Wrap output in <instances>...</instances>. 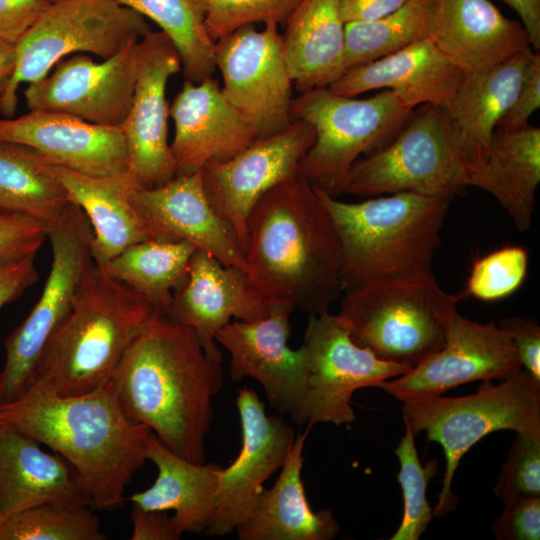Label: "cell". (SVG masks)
I'll use <instances>...</instances> for the list:
<instances>
[{"instance_id": "cell-24", "label": "cell", "mask_w": 540, "mask_h": 540, "mask_svg": "<svg viewBox=\"0 0 540 540\" xmlns=\"http://www.w3.org/2000/svg\"><path fill=\"white\" fill-rule=\"evenodd\" d=\"M44 504L93 507L81 476L65 458L0 422V523Z\"/></svg>"}, {"instance_id": "cell-29", "label": "cell", "mask_w": 540, "mask_h": 540, "mask_svg": "<svg viewBox=\"0 0 540 540\" xmlns=\"http://www.w3.org/2000/svg\"><path fill=\"white\" fill-rule=\"evenodd\" d=\"M146 458L157 468V477L149 488L128 500L144 509L172 510L179 539L184 533H205L216 509L224 467L191 462L168 449L152 432L146 442Z\"/></svg>"}, {"instance_id": "cell-15", "label": "cell", "mask_w": 540, "mask_h": 540, "mask_svg": "<svg viewBox=\"0 0 540 540\" xmlns=\"http://www.w3.org/2000/svg\"><path fill=\"white\" fill-rule=\"evenodd\" d=\"M522 369L506 331L454 315L443 347L406 373L376 387L402 403L442 395L474 381L504 380Z\"/></svg>"}, {"instance_id": "cell-31", "label": "cell", "mask_w": 540, "mask_h": 540, "mask_svg": "<svg viewBox=\"0 0 540 540\" xmlns=\"http://www.w3.org/2000/svg\"><path fill=\"white\" fill-rule=\"evenodd\" d=\"M284 24V55L300 93L327 88L344 74L345 22L339 0H299Z\"/></svg>"}, {"instance_id": "cell-2", "label": "cell", "mask_w": 540, "mask_h": 540, "mask_svg": "<svg viewBox=\"0 0 540 540\" xmlns=\"http://www.w3.org/2000/svg\"><path fill=\"white\" fill-rule=\"evenodd\" d=\"M244 256L246 278L266 302L321 314L343 294L337 231L315 188L298 175L255 204Z\"/></svg>"}, {"instance_id": "cell-20", "label": "cell", "mask_w": 540, "mask_h": 540, "mask_svg": "<svg viewBox=\"0 0 540 540\" xmlns=\"http://www.w3.org/2000/svg\"><path fill=\"white\" fill-rule=\"evenodd\" d=\"M0 141L28 146L55 165L95 177L128 172L121 126H101L69 114L29 110L0 118Z\"/></svg>"}, {"instance_id": "cell-16", "label": "cell", "mask_w": 540, "mask_h": 540, "mask_svg": "<svg viewBox=\"0 0 540 540\" xmlns=\"http://www.w3.org/2000/svg\"><path fill=\"white\" fill-rule=\"evenodd\" d=\"M138 70V42L119 53L94 61L85 53L63 58L53 73L28 84L29 110L69 114L101 126H121L134 97Z\"/></svg>"}, {"instance_id": "cell-13", "label": "cell", "mask_w": 540, "mask_h": 540, "mask_svg": "<svg viewBox=\"0 0 540 540\" xmlns=\"http://www.w3.org/2000/svg\"><path fill=\"white\" fill-rule=\"evenodd\" d=\"M215 66L226 99L255 127L258 138L285 130L292 122L293 80L278 23L262 30L242 26L215 41Z\"/></svg>"}, {"instance_id": "cell-35", "label": "cell", "mask_w": 540, "mask_h": 540, "mask_svg": "<svg viewBox=\"0 0 540 540\" xmlns=\"http://www.w3.org/2000/svg\"><path fill=\"white\" fill-rule=\"evenodd\" d=\"M155 22L176 47L181 70L198 83L212 76L215 66V41L206 29L208 0H117Z\"/></svg>"}, {"instance_id": "cell-44", "label": "cell", "mask_w": 540, "mask_h": 540, "mask_svg": "<svg viewBox=\"0 0 540 540\" xmlns=\"http://www.w3.org/2000/svg\"><path fill=\"white\" fill-rule=\"evenodd\" d=\"M49 6L46 0H0V41L15 46Z\"/></svg>"}, {"instance_id": "cell-8", "label": "cell", "mask_w": 540, "mask_h": 540, "mask_svg": "<svg viewBox=\"0 0 540 540\" xmlns=\"http://www.w3.org/2000/svg\"><path fill=\"white\" fill-rule=\"evenodd\" d=\"M413 108L391 90L355 99L327 88L301 92L293 98L291 119L315 131V141L301 160L297 175L332 196L352 164L386 145Z\"/></svg>"}, {"instance_id": "cell-49", "label": "cell", "mask_w": 540, "mask_h": 540, "mask_svg": "<svg viewBox=\"0 0 540 540\" xmlns=\"http://www.w3.org/2000/svg\"><path fill=\"white\" fill-rule=\"evenodd\" d=\"M405 2L406 0H339V8L346 24L376 20Z\"/></svg>"}, {"instance_id": "cell-48", "label": "cell", "mask_w": 540, "mask_h": 540, "mask_svg": "<svg viewBox=\"0 0 540 540\" xmlns=\"http://www.w3.org/2000/svg\"><path fill=\"white\" fill-rule=\"evenodd\" d=\"M132 540H177L172 516L165 510L144 509L131 503Z\"/></svg>"}, {"instance_id": "cell-51", "label": "cell", "mask_w": 540, "mask_h": 540, "mask_svg": "<svg viewBox=\"0 0 540 540\" xmlns=\"http://www.w3.org/2000/svg\"><path fill=\"white\" fill-rule=\"evenodd\" d=\"M15 65L14 45L0 41V92L10 79Z\"/></svg>"}, {"instance_id": "cell-3", "label": "cell", "mask_w": 540, "mask_h": 540, "mask_svg": "<svg viewBox=\"0 0 540 540\" xmlns=\"http://www.w3.org/2000/svg\"><path fill=\"white\" fill-rule=\"evenodd\" d=\"M0 422L65 458L81 476L94 509L121 506L126 486L147 461L151 430L125 415L112 380L73 396L34 383L0 406Z\"/></svg>"}, {"instance_id": "cell-21", "label": "cell", "mask_w": 540, "mask_h": 540, "mask_svg": "<svg viewBox=\"0 0 540 540\" xmlns=\"http://www.w3.org/2000/svg\"><path fill=\"white\" fill-rule=\"evenodd\" d=\"M169 115L175 126L170 148L176 175L228 159L258 138L255 127L226 99L213 76L198 83L186 80Z\"/></svg>"}, {"instance_id": "cell-40", "label": "cell", "mask_w": 540, "mask_h": 540, "mask_svg": "<svg viewBox=\"0 0 540 540\" xmlns=\"http://www.w3.org/2000/svg\"><path fill=\"white\" fill-rule=\"evenodd\" d=\"M299 0H208L206 29L213 41L250 24H284Z\"/></svg>"}, {"instance_id": "cell-41", "label": "cell", "mask_w": 540, "mask_h": 540, "mask_svg": "<svg viewBox=\"0 0 540 540\" xmlns=\"http://www.w3.org/2000/svg\"><path fill=\"white\" fill-rule=\"evenodd\" d=\"M494 492L503 503L540 496V437L516 433Z\"/></svg>"}, {"instance_id": "cell-34", "label": "cell", "mask_w": 540, "mask_h": 540, "mask_svg": "<svg viewBox=\"0 0 540 540\" xmlns=\"http://www.w3.org/2000/svg\"><path fill=\"white\" fill-rule=\"evenodd\" d=\"M197 248L187 241L148 239L135 243L97 266L167 315L173 292L185 279Z\"/></svg>"}, {"instance_id": "cell-12", "label": "cell", "mask_w": 540, "mask_h": 540, "mask_svg": "<svg viewBox=\"0 0 540 540\" xmlns=\"http://www.w3.org/2000/svg\"><path fill=\"white\" fill-rule=\"evenodd\" d=\"M304 360V391L295 424H351L355 391L376 387L411 368L376 357L357 345L339 314H310L300 346Z\"/></svg>"}, {"instance_id": "cell-19", "label": "cell", "mask_w": 540, "mask_h": 540, "mask_svg": "<svg viewBox=\"0 0 540 540\" xmlns=\"http://www.w3.org/2000/svg\"><path fill=\"white\" fill-rule=\"evenodd\" d=\"M236 405L242 445L235 460L222 470L216 509L205 531L209 536L235 531L248 515L263 483L283 466L295 440L292 426L282 417L269 416L253 389L241 388Z\"/></svg>"}, {"instance_id": "cell-27", "label": "cell", "mask_w": 540, "mask_h": 540, "mask_svg": "<svg viewBox=\"0 0 540 540\" xmlns=\"http://www.w3.org/2000/svg\"><path fill=\"white\" fill-rule=\"evenodd\" d=\"M535 52L528 47L487 71L464 75L445 107L463 175L485 161L492 135L512 106Z\"/></svg>"}, {"instance_id": "cell-45", "label": "cell", "mask_w": 540, "mask_h": 540, "mask_svg": "<svg viewBox=\"0 0 540 540\" xmlns=\"http://www.w3.org/2000/svg\"><path fill=\"white\" fill-rule=\"evenodd\" d=\"M540 107V54L531 59L518 94L496 128L515 129L528 125L530 116Z\"/></svg>"}, {"instance_id": "cell-53", "label": "cell", "mask_w": 540, "mask_h": 540, "mask_svg": "<svg viewBox=\"0 0 540 540\" xmlns=\"http://www.w3.org/2000/svg\"><path fill=\"white\" fill-rule=\"evenodd\" d=\"M1 211V210H0Z\"/></svg>"}, {"instance_id": "cell-17", "label": "cell", "mask_w": 540, "mask_h": 540, "mask_svg": "<svg viewBox=\"0 0 540 540\" xmlns=\"http://www.w3.org/2000/svg\"><path fill=\"white\" fill-rule=\"evenodd\" d=\"M181 59L169 37L150 31L138 42V70L130 112L121 125L128 175L137 187L154 188L176 176L168 142V80L181 70Z\"/></svg>"}, {"instance_id": "cell-47", "label": "cell", "mask_w": 540, "mask_h": 540, "mask_svg": "<svg viewBox=\"0 0 540 540\" xmlns=\"http://www.w3.org/2000/svg\"><path fill=\"white\" fill-rule=\"evenodd\" d=\"M36 253L0 260V308L19 298L35 284L39 274L35 266Z\"/></svg>"}, {"instance_id": "cell-38", "label": "cell", "mask_w": 540, "mask_h": 540, "mask_svg": "<svg viewBox=\"0 0 540 540\" xmlns=\"http://www.w3.org/2000/svg\"><path fill=\"white\" fill-rule=\"evenodd\" d=\"M394 453L399 461L398 482L404 500L402 521L390 540H418L434 517L427 500L429 481L437 475L438 461L430 459L426 465L419 460L414 435L407 428Z\"/></svg>"}, {"instance_id": "cell-28", "label": "cell", "mask_w": 540, "mask_h": 540, "mask_svg": "<svg viewBox=\"0 0 540 540\" xmlns=\"http://www.w3.org/2000/svg\"><path fill=\"white\" fill-rule=\"evenodd\" d=\"M312 425L299 433L271 488L262 487L236 527L240 540H331L340 527L329 509L314 511L302 479L304 445Z\"/></svg>"}, {"instance_id": "cell-5", "label": "cell", "mask_w": 540, "mask_h": 540, "mask_svg": "<svg viewBox=\"0 0 540 540\" xmlns=\"http://www.w3.org/2000/svg\"><path fill=\"white\" fill-rule=\"evenodd\" d=\"M154 312L142 296L94 265L71 312L43 348L32 384L62 396L102 387Z\"/></svg>"}, {"instance_id": "cell-32", "label": "cell", "mask_w": 540, "mask_h": 540, "mask_svg": "<svg viewBox=\"0 0 540 540\" xmlns=\"http://www.w3.org/2000/svg\"><path fill=\"white\" fill-rule=\"evenodd\" d=\"M55 169L70 201L81 208L91 225V254L96 266L135 243L153 239L131 202L137 186L128 173L95 177L58 165Z\"/></svg>"}, {"instance_id": "cell-25", "label": "cell", "mask_w": 540, "mask_h": 540, "mask_svg": "<svg viewBox=\"0 0 540 540\" xmlns=\"http://www.w3.org/2000/svg\"><path fill=\"white\" fill-rule=\"evenodd\" d=\"M431 40L464 75L487 71L532 47L523 25L490 0H436Z\"/></svg>"}, {"instance_id": "cell-37", "label": "cell", "mask_w": 540, "mask_h": 540, "mask_svg": "<svg viewBox=\"0 0 540 540\" xmlns=\"http://www.w3.org/2000/svg\"><path fill=\"white\" fill-rule=\"evenodd\" d=\"M93 507L44 504L0 523V540H106Z\"/></svg>"}, {"instance_id": "cell-6", "label": "cell", "mask_w": 540, "mask_h": 540, "mask_svg": "<svg viewBox=\"0 0 540 540\" xmlns=\"http://www.w3.org/2000/svg\"><path fill=\"white\" fill-rule=\"evenodd\" d=\"M342 295L338 314L352 340L410 368L443 347L457 305L467 297L444 291L433 273L376 281Z\"/></svg>"}, {"instance_id": "cell-7", "label": "cell", "mask_w": 540, "mask_h": 540, "mask_svg": "<svg viewBox=\"0 0 540 540\" xmlns=\"http://www.w3.org/2000/svg\"><path fill=\"white\" fill-rule=\"evenodd\" d=\"M401 411L405 427L414 436L425 432L428 440L443 448L446 466L433 508L434 515L443 516L456 508L452 481L474 444L499 430L540 437V379L522 368L497 384L482 381L471 395L402 403Z\"/></svg>"}, {"instance_id": "cell-30", "label": "cell", "mask_w": 540, "mask_h": 540, "mask_svg": "<svg viewBox=\"0 0 540 540\" xmlns=\"http://www.w3.org/2000/svg\"><path fill=\"white\" fill-rule=\"evenodd\" d=\"M540 183V128H496L485 161L463 175L462 185L490 193L520 232L530 229Z\"/></svg>"}, {"instance_id": "cell-39", "label": "cell", "mask_w": 540, "mask_h": 540, "mask_svg": "<svg viewBox=\"0 0 540 540\" xmlns=\"http://www.w3.org/2000/svg\"><path fill=\"white\" fill-rule=\"evenodd\" d=\"M528 263V252L521 246L497 249L474 262L463 291L482 301L505 298L522 285Z\"/></svg>"}, {"instance_id": "cell-11", "label": "cell", "mask_w": 540, "mask_h": 540, "mask_svg": "<svg viewBox=\"0 0 540 540\" xmlns=\"http://www.w3.org/2000/svg\"><path fill=\"white\" fill-rule=\"evenodd\" d=\"M92 238L86 215L74 203L49 226L52 263L43 291L25 320L4 341L6 361L0 372V406L14 401L31 386L43 348L71 312L95 265Z\"/></svg>"}, {"instance_id": "cell-10", "label": "cell", "mask_w": 540, "mask_h": 540, "mask_svg": "<svg viewBox=\"0 0 540 540\" xmlns=\"http://www.w3.org/2000/svg\"><path fill=\"white\" fill-rule=\"evenodd\" d=\"M463 168L445 107L412 110L397 134L383 147L356 160L338 194L363 198L399 192L453 195L463 187Z\"/></svg>"}, {"instance_id": "cell-52", "label": "cell", "mask_w": 540, "mask_h": 540, "mask_svg": "<svg viewBox=\"0 0 540 540\" xmlns=\"http://www.w3.org/2000/svg\"><path fill=\"white\" fill-rule=\"evenodd\" d=\"M49 4L57 3L63 0H46Z\"/></svg>"}, {"instance_id": "cell-36", "label": "cell", "mask_w": 540, "mask_h": 540, "mask_svg": "<svg viewBox=\"0 0 540 540\" xmlns=\"http://www.w3.org/2000/svg\"><path fill=\"white\" fill-rule=\"evenodd\" d=\"M436 0H406L396 10L372 21L345 24L346 70L431 39Z\"/></svg>"}, {"instance_id": "cell-9", "label": "cell", "mask_w": 540, "mask_h": 540, "mask_svg": "<svg viewBox=\"0 0 540 540\" xmlns=\"http://www.w3.org/2000/svg\"><path fill=\"white\" fill-rule=\"evenodd\" d=\"M151 31L147 19L117 0H63L50 4L15 44L13 73L0 92V113L13 117L22 83L48 75L70 54L109 58Z\"/></svg>"}, {"instance_id": "cell-18", "label": "cell", "mask_w": 540, "mask_h": 540, "mask_svg": "<svg viewBox=\"0 0 540 540\" xmlns=\"http://www.w3.org/2000/svg\"><path fill=\"white\" fill-rule=\"evenodd\" d=\"M296 308L285 302H269L268 314L252 321L232 320L215 336L230 355V376L235 381L257 380L269 405L295 422L304 391L301 348L288 346L290 316Z\"/></svg>"}, {"instance_id": "cell-43", "label": "cell", "mask_w": 540, "mask_h": 540, "mask_svg": "<svg viewBox=\"0 0 540 540\" xmlns=\"http://www.w3.org/2000/svg\"><path fill=\"white\" fill-rule=\"evenodd\" d=\"M503 504L502 514L491 526L496 539H540V496L517 498Z\"/></svg>"}, {"instance_id": "cell-50", "label": "cell", "mask_w": 540, "mask_h": 540, "mask_svg": "<svg viewBox=\"0 0 540 540\" xmlns=\"http://www.w3.org/2000/svg\"><path fill=\"white\" fill-rule=\"evenodd\" d=\"M519 16L532 48L540 49V0H502Z\"/></svg>"}, {"instance_id": "cell-1", "label": "cell", "mask_w": 540, "mask_h": 540, "mask_svg": "<svg viewBox=\"0 0 540 540\" xmlns=\"http://www.w3.org/2000/svg\"><path fill=\"white\" fill-rule=\"evenodd\" d=\"M221 363L194 330L154 312L124 352L113 376L118 402L172 452L205 462L212 400L223 386Z\"/></svg>"}, {"instance_id": "cell-14", "label": "cell", "mask_w": 540, "mask_h": 540, "mask_svg": "<svg viewBox=\"0 0 540 540\" xmlns=\"http://www.w3.org/2000/svg\"><path fill=\"white\" fill-rule=\"evenodd\" d=\"M314 141L313 127L303 120H293L285 130L257 138L236 155L202 168L207 198L233 229L243 252L251 210L270 189L297 175Z\"/></svg>"}, {"instance_id": "cell-23", "label": "cell", "mask_w": 540, "mask_h": 540, "mask_svg": "<svg viewBox=\"0 0 540 540\" xmlns=\"http://www.w3.org/2000/svg\"><path fill=\"white\" fill-rule=\"evenodd\" d=\"M268 310L269 302L253 290L243 270L197 249L185 279L173 292L167 316L192 328L206 354L221 363L216 333L232 319L252 321Z\"/></svg>"}, {"instance_id": "cell-33", "label": "cell", "mask_w": 540, "mask_h": 540, "mask_svg": "<svg viewBox=\"0 0 540 540\" xmlns=\"http://www.w3.org/2000/svg\"><path fill=\"white\" fill-rule=\"evenodd\" d=\"M55 166L28 146L0 141V210L49 226L60 220L72 202Z\"/></svg>"}, {"instance_id": "cell-22", "label": "cell", "mask_w": 540, "mask_h": 540, "mask_svg": "<svg viewBox=\"0 0 540 540\" xmlns=\"http://www.w3.org/2000/svg\"><path fill=\"white\" fill-rule=\"evenodd\" d=\"M131 202L153 239L187 241L245 272L244 252L233 229L208 200L201 171L176 175L158 187H137Z\"/></svg>"}, {"instance_id": "cell-26", "label": "cell", "mask_w": 540, "mask_h": 540, "mask_svg": "<svg viewBox=\"0 0 540 540\" xmlns=\"http://www.w3.org/2000/svg\"><path fill=\"white\" fill-rule=\"evenodd\" d=\"M463 77L434 42L425 39L346 70L327 89L346 97L391 90L413 109L421 105L446 107Z\"/></svg>"}, {"instance_id": "cell-46", "label": "cell", "mask_w": 540, "mask_h": 540, "mask_svg": "<svg viewBox=\"0 0 540 540\" xmlns=\"http://www.w3.org/2000/svg\"><path fill=\"white\" fill-rule=\"evenodd\" d=\"M499 327L512 339L522 368L540 379V326L538 323L534 319L512 316L501 319Z\"/></svg>"}, {"instance_id": "cell-42", "label": "cell", "mask_w": 540, "mask_h": 540, "mask_svg": "<svg viewBox=\"0 0 540 540\" xmlns=\"http://www.w3.org/2000/svg\"><path fill=\"white\" fill-rule=\"evenodd\" d=\"M48 231L49 225L45 222L0 211V260L37 253Z\"/></svg>"}, {"instance_id": "cell-4", "label": "cell", "mask_w": 540, "mask_h": 540, "mask_svg": "<svg viewBox=\"0 0 540 540\" xmlns=\"http://www.w3.org/2000/svg\"><path fill=\"white\" fill-rule=\"evenodd\" d=\"M315 190L341 243L343 292L433 273V257L453 195L399 192L344 202Z\"/></svg>"}]
</instances>
